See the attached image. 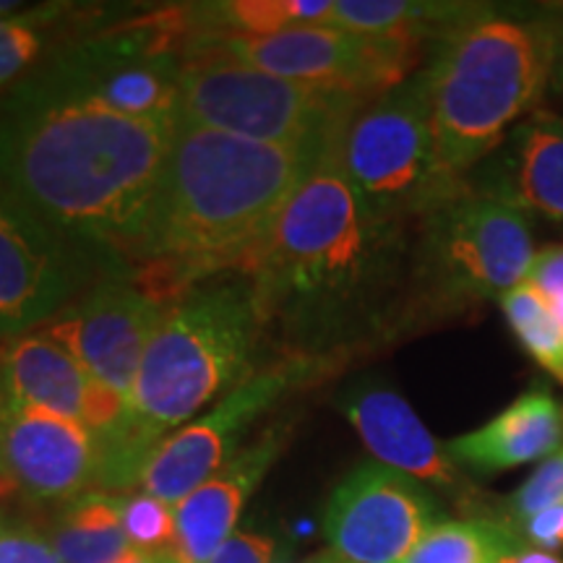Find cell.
Segmentation results:
<instances>
[{
    "mask_svg": "<svg viewBox=\"0 0 563 563\" xmlns=\"http://www.w3.org/2000/svg\"><path fill=\"white\" fill-rule=\"evenodd\" d=\"M342 131L245 269L266 336L285 357L327 368L389 340L415 311L410 224L363 207L342 167Z\"/></svg>",
    "mask_w": 563,
    "mask_h": 563,
    "instance_id": "6da1fadb",
    "label": "cell"
},
{
    "mask_svg": "<svg viewBox=\"0 0 563 563\" xmlns=\"http://www.w3.org/2000/svg\"><path fill=\"white\" fill-rule=\"evenodd\" d=\"M175 123L91 100L42 66L0 95V194L91 258L129 269Z\"/></svg>",
    "mask_w": 563,
    "mask_h": 563,
    "instance_id": "7a4b0ae2",
    "label": "cell"
},
{
    "mask_svg": "<svg viewBox=\"0 0 563 563\" xmlns=\"http://www.w3.org/2000/svg\"><path fill=\"white\" fill-rule=\"evenodd\" d=\"M329 141L266 144L175 121L131 264L170 272L173 292L232 264L245 272Z\"/></svg>",
    "mask_w": 563,
    "mask_h": 563,
    "instance_id": "3957f363",
    "label": "cell"
},
{
    "mask_svg": "<svg viewBox=\"0 0 563 563\" xmlns=\"http://www.w3.org/2000/svg\"><path fill=\"white\" fill-rule=\"evenodd\" d=\"M555 11H501L490 5L435 42L428 74L435 152L452 183L475 167L538 110L551 87Z\"/></svg>",
    "mask_w": 563,
    "mask_h": 563,
    "instance_id": "277c9868",
    "label": "cell"
},
{
    "mask_svg": "<svg viewBox=\"0 0 563 563\" xmlns=\"http://www.w3.org/2000/svg\"><path fill=\"white\" fill-rule=\"evenodd\" d=\"M264 319L249 274H217L178 295L154 332L121 420L152 446L256 373Z\"/></svg>",
    "mask_w": 563,
    "mask_h": 563,
    "instance_id": "5b68a950",
    "label": "cell"
},
{
    "mask_svg": "<svg viewBox=\"0 0 563 563\" xmlns=\"http://www.w3.org/2000/svg\"><path fill=\"white\" fill-rule=\"evenodd\" d=\"M530 214L467 180L415 232V306L501 300L534 262Z\"/></svg>",
    "mask_w": 563,
    "mask_h": 563,
    "instance_id": "8992f818",
    "label": "cell"
},
{
    "mask_svg": "<svg viewBox=\"0 0 563 563\" xmlns=\"http://www.w3.org/2000/svg\"><path fill=\"white\" fill-rule=\"evenodd\" d=\"M340 157L363 207L389 222L418 224L464 186L441 170L426 68L352 115L342 131Z\"/></svg>",
    "mask_w": 563,
    "mask_h": 563,
    "instance_id": "52a82bcc",
    "label": "cell"
},
{
    "mask_svg": "<svg viewBox=\"0 0 563 563\" xmlns=\"http://www.w3.org/2000/svg\"><path fill=\"white\" fill-rule=\"evenodd\" d=\"M371 100L217 58L186 60L178 79V121L266 144H321Z\"/></svg>",
    "mask_w": 563,
    "mask_h": 563,
    "instance_id": "ba28073f",
    "label": "cell"
},
{
    "mask_svg": "<svg viewBox=\"0 0 563 563\" xmlns=\"http://www.w3.org/2000/svg\"><path fill=\"white\" fill-rule=\"evenodd\" d=\"M422 42L368 37L334 26H298L277 34H199L183 58L243 63L313 87L378 97L410 79Z\"/></svg>",
    "mask_w": 563,
    "mask_h": 563,
    "instance_id": "9c48e42d",
    "label": "cell"
},
{
    "mask_svg": "<svg viewBox=\"0 0 563 563\" xmlns=\"http://www.w3.org/2000/svg\"><path fill=\"white\" fill-rule=\"evenodd\" d=\"M178 11H159L115 32L70 42L47 60L55 74L91 100L141 121H178L183 58L173 40Z\"/></svg>",
    "mask_w": 563,
    "mask_h": 563,
    "instance_id": "30bf717a",
    "label": "cell"
},
{
    "mask_svg": "<svg viewBox=\"0 0 563 563\" xmlns=\"http://www.w3.org/2000/svg\"><path fill=\"white\" fill-rule=\"evenodd\" d=\"M321 371H327V365L295 357L258 368L249 382L224 394L199 420L188 422L162 441L141 477V488L170 506L186 501L238 452V443L266 410H272L295 386L319 378Z\"/></svg>",
    "mask_w": 563,
    "mask_h": 563,
    "instance_id": "8fae6325",
    "label": "cell"
},
{
    "mask_svg": "<svg viewBox=\"0 0 563 563\" xmlns=\"http://www.w3.org/2000/svg\"><path fill=\"white\" fill-rule=\"evenodd\" d=\"M441 522L426 485L382 462H363L329 498L323 534L342 563H405Z\"/></svg>",
    "mask_w": 563,
    "mask_h": 563,
    "instance_id": "7c38bea8",
    "label": "cell"
},
{
    "mask_svg": "<svg viewBox=\"0 0 563 563\" xmlns=\"http://www.w3.org/2000/svg\"><path fill=\"white\" fill-rule=\"evenodd\" d=\"M167 308L125 272H110L42 332L81 363L91 384L129 402L139 365Z\"/></svg>",
    "mask_w": 563,
    "mask_h": 563,
    "instance_id": "4fadbf2b",
    "label": "cell"
},
{
    "mask_svg": "<svg viewBox=\"0 0 563 563\" xmlns=\"http://www.w3.org/2000/svg\"><path fill=\"white\" fill-rule=\"evenodd\" d=\"M87 264L0 194V340L37 332L74 306Z\"/></svg>",
    "mask_w": 563,
    "mask_h": 563,
    "instance_id": "5bb4252c",
    "label": "cell"
},
{
    "mask_svg": "<svg viewBox=\"0 0 563 563\" xmlns=\"http://www.w3.org/2000/svg\"><path fill=\"white\" fill-rule=\"evenodd\" d=\"M100 446L79 420L0 399V481L32 504L60 506L97 490Z\"/></svg>",
    "mask_w": 563,
    "mask_h": 563,
    "instance_id": "9a60e30c",
    "label": "cell"
},
{
    "mask_svg": "<svg viewBox=\"0 0 563 563\" xmlns=\"http://www.w3.org/2000/svg\"><path fill=\"white\" fill-rule=\"evenodd\" d=\"M290 422H274L175 509V540L162 559L173 563H207L235 530L245 501L290 441Z\"/></svg>",
    "mask_w": 563,
    "mask_h": 563,
    "instance_id": "2e32d148",
    "label": "cell"
},
{
    "mask_svg": "<svg viewBox=\"0 0 563 563\" xmlns=\"http://www.w3.org/2000/svg\"><path fill=\"white\" fill-rule=\"evenodd\" d=\"M340 410L347 415L376 462L415 477L422 485H433L456 498L473 496L467 481L446 452L422 426L410 402L389 386L357 384L340 397Z\"/></svg>",
    "mask_w": 563,
    "mask_h": 563,
    "instance_id": "e0dca14e",
    "label": "cell"
},
{
    "mask_svg": "<svg viewBox=\"0 0 563 563\" xmlns=\"http://www.w3.org/2000/svg\"><path fill=\"white\" fill-rule=\"evenodd\" d=\"M527 214L563 224V118L534 110L473 180Z\"/></svg>",
    "mask_w": 563,
    "mask_h": 563,
    "instance_id": "ac0fdd59",
    "label": "cell"
},
{
    "mask_svg": "<svg viewBox=\"0 0 563 563\" xmlns=\"http://www.w3.org/2000/svg\"><path fill=\"white\" fill-rule=\"evenodd\" d=\"M563 449V405L545 386H532L473 433L446 443L460 467L477 475L543 462Z\"/></svg>",
    "mask_w": 563,
    "mask_h": 563,
    "instance_id": "d6986e66",
    "label": "cell"
},
{
    "mask_svg": "<svg viewBox=\"0 0 563 563\" xmlns=\"http://www.w3.org/2000/svg\"><path fill=\"white\" fill-rule=\"evenodd\" d=\"M97 386L70 352L42 329L0 350V399L68 420H87Z\"/></svg>",
    "mask_w": 563,
    "mask_h": 563,
    "instance_id": "ffe728a7",
    "label": "cell"
},
{
    "mask_svg": "<svg viewBox=\"0 0 563 563\" xmlns=\"http://www.w3.org/2000/svg\"><path fill=\"white\" fill-rule=\"evenodd\" d=\"M490 5L464 0H334L329 26L368 37L441 42Z\"/></svg>",
    "mask_w": 563,
    "mask_h": 563,
    "instance_id": "44dd1931",
    "label": "cell"
},
{
    "mask_svg": "<svg viewBox=\"0 0 563 563\" xmlns=\"http://www.w3.org/2000/svg\"><path fill=\"white\" fill-rule=\"evenodd\" d=\"M123 498L89 490L58 506L45 534L63 563H121L133 553L123 530Z\"/></svg>",
    "mask_w": 563,
    "mask_h": 563,
    "instance_id": "7402d4cb",
    "label": "cell"
},
{
    "mask_svg": "<svg viewBox=\"0 0 563 563\" xmlns=\"http://www.w3.org/2000/svg\"><path fill=\"white\" fill-rule=\"evenodd\" d=\"M334 0H224L180 9L191 37L199 34H277L298 26H329Z\"/></svg>",
    "mask_w": 563,
    "mask_h": 563,
    "instance_id": "603a6c76",
    "label": "cell"
},
{
    "mask_svg": "<svg viewBox=\"0 0 563 563\" xmlns=\"http://www.w3.org/2000/svg\"><path fill=\"white\" fill-rule=\"evenodd\" d=\"M522 548L519 532L501 519L473 517L433 527L405 563H501Z\"/></svg>",
    "mask_w": 563,
    "mask_h": 563,
    "instance_id": "cb8c5ba5",
    "label": "cell"
},
{
    "mask_svg": "<svg viewBox=\"0 0 563 563\" xmlns=\"http://www.w3.org/2000/svg\"><path fill=\"white\" fill-rule=\"evenodd\" d=\"M498 302L522 347L563 384V327L548 302L530 285L514 287Z\"/></svg>",
    "mask_w": 563,
    "mask_h": 563,
    "instance_id": "d4e9b609",
    "label": "cell"
},
{
    "mask_svg": "<svg viewBox=\"0 0 563 563\" xmlns=\"http://www.w3.org/2000/svg\"><path fill=\"white\" fill-rule=\"evenodd\" d=\"M16 3H0V89H5L40 58L45 34L63 5L42 11H16Z\"/></svg>",
    "mask_w": 563,
    "mask_h": 563,
    "instance_id": "484cf974",
    "label": "cell"
},
{
    "mask_svg": "<svg viewBox=\"0 0 563 563\" xmlns=\"http://www.w3.org/2000/svg\"><path fill=\"white\" fill-rule=\"evenodd\" d=\"M123 530L131 548L144 555H165L175 540V511L150 493L123 498Z\"/></svg>",
    "mask_w": 563,
    "mask_h": 563,
    "instance_id": "4316f807",
    "label": "cell"
},
{
    "mask_svg": "<svg viewBox=\"0 0 563 563\" xmlns=\"http://www.w3.org/2000/svg\"><path fill=\"white\" fill-rule=\"evenodd\" d=\"M559 504H563V449L534 467V473L506 498L504 511L496 519L519 530L527 519Z\"/></svg>",
    "mask_w": 563,
    "mask_h": 563,
    "instance_id": "83f0119b",
    "label": "cell"
},
{
    "mask_svg": "<svg viewBox=\"0 0 563 563\" xmlns=\"http://www.w3.org/2000/svg\"><path fill=\"white\" fill-rule=\"evenodd\" d=\"M0 563H63L47 534L32 522L0 519Z\"/></svg>",
    "mask_w": 563,
    "mask_h": 563,
    "instance_id": "f1b7e54d",
    "label": "cell"
},
{
    "mask_svg": "<svg viewBox=\"0 0 563 563\" xmlns=\"http://www.w3.org/2000/svg\"><path fill=\"white\" fill-rule=\"evenodd\" d=\"M525 285H530L563 323V245H545L534 253Z\"/></svg>",
    "mask_w": 563,
    "mask_h": 563,
    "instance_id": "f546056e",
    "label": "cell"
},
{
    "mask_svg": "<svg viewBox=\"0 0 563 563\" xmlns=\"http://www.w3.org/2000/svg\"><path fill=\"white\" fill-rule=\"evenodd\" d=\"M207 563H274V540L266 534L232 532Z\"/></svg>",
    "mask_w": 563,
    "mask_h": 563,
    "instance_id": "4dcf8cb0",
    "label": "cell"
},
{
    "mask_svg": "<svg viewBox=\"0 0 563 563\" xmlns=\"http://www.w3.org/2000/svg\"><path fill=\"white\" fill-rule=\"evenodd\" d=\"M519 538L527 548H538V551H559L563 548V504L551 506V509L540 511L538 517L527 519L519 527Z\"/></svg>",
    "mask_w": 563,
    "mask_h": 563,
    "instance_id": "1f68e13d",
    "label": "cell"
},
{
    "mask_svg": "<svg viewBox=\"0 0 563 563\" xmlns=\"http://www.w3.org/2000/svg\"><path fill=\"white\" fill-rule=\"evenodd\" d=\"M555 11V51H553V68H551V89L563 95V5Z\"/></svg>",
    "mask_w": 563,
    "mask_h": 563,
    "instance_id": "d6a6232c",
    "label": "cell"
},
{
    "mask_svg": "<svg viewBox=\"0 0 563 563\" xmlns=\"http://www.w3.org/2000/svg\"><path fill=\"white\" fill-rule=\"evenodd\" d=\"M501 563H563L561 555L548 553V551H538V548H522V551L511 553L509 559H504Z\"/></svg>",
    "mask_w": 563,
    "mask_h": 563,
    "instance_id": "836d02e7",
    "label": "cell"
},
{
    "mask_svg": "<svg viewBox=\"0 0 563 563\" xmlns=\"http://www.w3.org/2000/svg\"><path fill=\"white\" fill-rule=\"evenodd\" d=\"M121 563H162L157 555H144V553H136L133 551L131 555H125Z\"/></svg>",
    "mask_w": 563,
    "mask_h": 563,
    "instance_id": "e575fe53",
    "label": "cell"
},
{
    "mask_svg": "<svg viewBox=\"0 0 563 563\" xmlns=\"http://www.w3.org/2000/svg\"><path fill=\"white\" fill-rule=\"evenodd\" d=\"M313 563H342L340 559H336V555H332V553H327V555H321V559H316Z\"/></svg>",
    "mask_w": 563,
    "mask_h": 563,
    "instance_id": "d590c367",
    "label": "cell"
},
{
    "mask_svg": "<svg viewBox=\"0 0 563 563\" xmlns=\"http://www.w3.org/2000/svg\"><path fill=\"white\" fill-rule=\"evenodd\" d=\"M561 327H563V323H561Z\"/></svg>",
    "mask_w": 563,
    "mask_h": 563,
    "instance_id": "8d00e7d4",
    "label": "cell"
}]
</instances>
